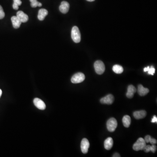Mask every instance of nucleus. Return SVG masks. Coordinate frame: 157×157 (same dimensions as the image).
Wrapping results in <instances>:
<instances>
[{"label":"nucleus","instance_id":"obj_19","mask_svg":"<svg viewBox=\"0 0 157 157\" xmlns=\"http://www.w3.org/2000/svg\"><path fill=\"white\" fill-rule=\"evenodd\" d=\"M144 140H145L146 143H148L150 142L152 145H155L157 143V141L156 139L152 138L151 137V136L148 135L145 137Z\"/></svg>","mask_w":157,"mask_h":157},{"label":"nucleus","instance_id":"obj_14","mask_svg":"<svg viewBox=\"0 0 157 157\" xmlns=\"http://www.w3.org/2000/svg\"><path fill=\"white\" fill-rule=\"evenodd\" d=\"M134 117L136 119H143L146 117L147 115V112L146 111L142 110V111H137L134 113Z\"/></svg>","mask_w":157,"mask_h":157},{"label":"nucleus","instance_id":"obj_7","mask_svg":"<svg viewBox=\"0 0 157 157\" xmlns=\"http://www.w3.org/2000/svg\"><path fill=\"white\" fill-rule=\"evenodd\" d=\"M90 147V143L89 141L86 138H84L82 140L81 143V149L82 152L84 154H86L88 152V149Z\"/></svg>","mask_w":157,"mask_h":157},{"label":"nucleus","instance_id":"obj_26","mask_svg":"<svg viewBox=\"0 0 157 157\" xmlns=\"http://www.w3.org/2000/svg\"><path fill=\"white\" fill-rule=\"evenodd\" d=\"M113 157H120V154H119L118 153H116L114 154L113 155Z\"/></svg>","mask_w":157,"mask_h":157},{"label":"nucleus","instance_id":"obj_2","mask_svg":"<svg viewBox=\"0 0 157 157\" xmlns=\"http://www.w3.org/2000/svg\"><path fill=\"white\" fill-rule=\"evenodd\" d=\"M146 145V144L144 138L140 137L133 145V148L135 151L144 150Z\"/></svg>","mask_w":157,"mask_h":157},{"label":"nucleus","instance_id":"obj_27","mask_svg":"<svg viewBox=\"0 0 157 157\" xmlns=\"http://www.w3.org/2000/svg\"><path fill=\"white\" fill-rule=\"evenodd\" d=\"M149 68H150V67H147L145 68L144 69V72H147V71H148V69H149Z\"/></svg>","mask_w":157,"mask_h":157},{"label":"nucleus","instance_id":"obj_10","mask_svg":"<svg viewBox=\"0 0 157 157\" xmlns=\"http://www.w3.org/2000/svg\"><path fill=\"white\" fill-rule=\"evenodd\" d=\"M17 17L20 20L22 23L26 22L29 20L28 15L24 13L22 11H18L17 13Z\"/></svg>","mask_w":157,"mask_h":157},{"label":"nucleus","instance_id":"obj_1","mask_svg":"<svg viewBox=\"0 0 157 157\" xmlns=\"http://www.w3.org/2000/svg\"><path fill=\"white\" fill-rule=\"evenodd\" d=\"M71 37L75 43H79L81 41V34L77 26H74L71 31Z\"/></svg>","mask_w":157,"mask_h":157},{"label":"nucleus","instance_id":"obj_20","mask_svg":"<svg viewBox=\"0 0 157 157\" xmlns=\"http://www.w3.org/2000/svg\"><path fill=\"white\" fill-rule=\"evenodd\" d=\"M113 70L116 73L120 74L123 73V71H124V69L121 66L118 65H115L113 67Z\"/></svg>","mask_w":157,"mask_h":157},{"label":"nucleus","instance_id":"obj_11","mask_svg":"<svg viewBox=\"0 0 157 157\" xmlns=\"http://www.w3.org/2000/svg\"><path fill=\"white\" fill-rule=\"evenodd\" d=\"M136 92V89L134 86L130 85L128 87V92L126 93V96L128 98L131 99L134 97V94Z\"/></svg>","mask_w":157,"mask_h":157},{"label":"nucleus","instance_id":"obj_22","mask_svg":"<svg viewBox=\"0 0 157 157\" xmlns=\"http://www.w3.org/2000/svg\"><path fill=\"white\" fill-rule=\"evenodd\" d=\"M31 2V7H41L42 4L40 2H38L37 0H30Z\"/></svg>","mask_w":157,"mask_h":157},{"label":"nucleus","instance_id":"obj_12","mask_svg":"<svg viewBox=\"0 0 157 157\" xmlns=\"http://www.w3.org/2000/svg\"><path fill=\"white\" fill-rule=\"evenodd\" d=\"M114 141L112 138L108 137L104 141V147L106 150H109L111 149L113 146Z\"/></svg>","mask_w":157,"mask_h":157},{"label":"nucleus","instance_id":"obj_17","mask_svg":"<svg viewBox=\"0 0 157 157\" xmlns=\"http://www.w3.org/2000/svg\"><path fill=\"white\" fill-rule=\"evenodd\" d=\"M123 125L125 128H129L131 123V118L128 115H125L122 119Z\"/></svg>","mask_w":157,"mask_h":157},{"label":"nucleus","instance_id":"obj_6","mask_svg":"<svg viewBox=\"0 0 157 157\" xmlns=\"http://www.w3.org/2000/svg\"><path fill=\"white\" fill-rule=\"evenodd\" d=\"M114 100V97L113 95L108 94L105 97L101 98L100 101H101V103H103V104L110 105V104H112L113 103Z\"/></svg>","mask_w":157,"mask_h":157},{"label":"nucleus","instance_id":"obj_25","mask_svg":"<svg viewBox=\"0 0 157 157\" xmlns=\"http://www.w3.org/2000/svg\"><path fill=\"white\" fill-rule=\"evenodd\" d=\"M152 123H157V118L155 115L154 116L153 118L152 119Z\"/></svg>","mask_w":157,"mask_h":157},{"label":"nucleus","instance_id":"obj_21","mask_svg":"<svg viewBox=\"0 0 157 157\" xmlns=\"http://www.w3.org/2000/svg\"><path fill=\"white\" fill-rule=\"evenodd\" d=\"M14 3L13 4V8L14 10H18L19 6L22 4L21 0H13Z\"/></svg>","mask_w":157,"mask_h":157},{"label":"nucleus","instance_id":"obj_16","mask_svg":"<svg viewBox=\"0 0 157 157\" xmlns=\"http://www.w3.org/2000/svg\"><path fill=\"white\" fill-rule=\"evenodd\" d=\"M48 12L45 9H41L39 10L38 13V18L40 21H43L45 17L48 15Z\"/></svg>","mask_w":157,"mask_h":157},{"label":"nucleus","instance_id":"obj_5","mask_svg":"<svg viewBox=\"0 0 157 157\" xmlns=\"http://www.w3.org/2000/svg\"><path fill=\"white\" fill-rule=\"evenodd\" d=\"M85 79L84 74L82 73H78L73 75L71 78V82L73 84H79L83 82Z\"/></svg>","mask_w":157,"mask_h":157},{"label":"nucleus","instance_id":"obj_29","mask_svg":"<svg viewBox=\"0 0 157 157\" xmlns=\"http://www.w3.org/2000/svg\"><path fill=\"white\" fill-rule=\"evenodd\" d=\"M86 1H89V2H92V1H94L95 0H86Z\"/></svg>","mask_w":157,"mask_h":157},{"label":"nucleus","instance_id":"obj_15","mask_svg":"<svg viewBox=\"0 0 157 157\" xmlns=\"http://www.w3.org/2000/svg\"><path fill=\"white\" fill-rule=\"evenodd\" d=\"M13 26L15 29H18L20 27L22 22L17 17L14 16L11 18Z\"/></svg>","mask_w":157,"mask_h":157},{"label":"nucleus","instance_id":"obj_28","mask_svg":"<svg viewBox=\"0 0 157 157\" xmlns=\"http://www.w3.org/2000/svg\"><path fill=\"white\" fill-rule=\"evenodd\" d=\"M2 91L1 89H0V97H1V95H2Z\"/></svg>","mask_w":157,"mask_h":157},{"label":"nucleus","instance_id":"obj_8","mask_svg":"<svg viewBox=\"0 0 157 157\" xmlns=\"http://www.w3.org/2000/svg\"><path fill=\"white\" fill-rule=\"evenodd\" d=\"M34 104L36 107L41 110H44L46 109V105L45 103L39 98H35L33 101Z\"/></svg>","mask_w":157,"mask_h":157},{"label":"nucleus","instance_id":"obj_23","mask_svg":"<svg viewBox=\"0 0 157 157\" xmlns=\"http://www.w3.org/2000/svg\"><path fill=\"white\" fill-rule=\"evenodd\" d=\"M5 17V13L3 8L1 5H0V19L4 18Z\"/></svg>","mask_w":157,"mask_h":157},{"label":"nucleus","instance_id":"obj_13","mask_svg":"<svg viewBox=\"0 0 157 157\" xmlns=\"http://www.w3.org/2000/svg\"><path fill=\"white\" fill-rule=\"evenodd\" d=\"M137 92L139 95L141 96H144L149 92V90L147 88L143 87L142 85L140 84L138 86Z\"/></svg>","mask_w":157,"mask_h":157},{"label":"nucleus","instance_id":"obj_9","mask_svg":"<svg viewBox=\"0 0 157 157\" xmlns=\"http://www.w3.org/2000/svg\"><path fill=\"white\" fill-rule=\"evenodd\" d=\"M59 9L62 13H67L69 9V3L66 1H62L59 6Z\"/></svg>","mask_w":157,"mask_h":157},{"label":"nucleus","instance_id":"obj_18","mask_svg":"<svg viewBox=\"0 0 157 157\" xmlns=\"http://www.w3.org/2000/svg\"><path fill=\"white\" fill-rule=\"evenodd\" d=\"M157 150V146L155 145H146L145 147L144 150L145 152H152L153 153H154Z\"/></svg>","mask_w":157,"mask_h":157},{"label":"nucleus","instance_id":"obj_24","mask_svg":"<svg viewBox=\"0 0 157 157\" xmlns=\"http://www.w3.org/2000/svg\"><path fill=\"white\" fill-rule=\"evenodd\" d=\"M155 69L154 68V67L153 66H152L151 67L149 68V69H148V73L149 74L152 75H153L154 74V73H155Z\"/></svg>","mask_w":157,"mask_h":157},{"label":"nucleus","instance_id":"obj_4","mask_svg":"<svg viewBox=\"0 0 157 157\" xmlns=\"http://www.w3.org/2000/svg\"><path fill=\"white\" fill-rule=\"evenodd\" d=\"M118 126V122L116 119L111 118L108 120L107 123V127L108 130L109 132L115 131Z\"/></svg>","mask_w":157,"mask_h":157},{"label":"nucleus","instance_id":"obj_3","mask_svg":"<svg viewBox=\"0 0 157 157\" xmlns=\"http://www.w3.org/2000/svg\"><path fill=\"white\" fill-rule=\"evenodd\" d=\"M94 67L96 72L98 74H102L105 71V65L103 62L101 60H97L94 63Z\"/></svg>","mask_w":157,"mask_h":157}]
</instances>
